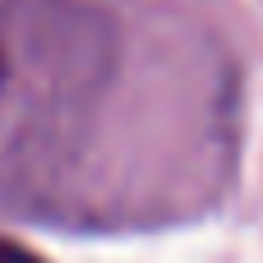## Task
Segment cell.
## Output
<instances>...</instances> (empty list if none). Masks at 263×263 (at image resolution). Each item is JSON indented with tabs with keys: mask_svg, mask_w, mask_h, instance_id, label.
I'll return each mask as SVG.
<instances>
[{
	"mask_svg": "<svg viewBox=\"0 0 263 263\" xmlns=\"http://www.w3.org/2000/svg\"><path fill=\"white\" fill-rule=\"evenodd\" d=\"M0 263H46V259H37L32 250H23V245H14V240L0 236Z\"/></svg>",
	"mask_w": 263,
	"mask_h": 263,
	"instance_id": "obj_1",
	"label": "cell"
},
{
	"mask_svg": "<svg viewBox=\"0 0 263 263\" xmlns=\"http://www.w3.org/2000/svg\"><path fill=\"white\" fill-rule=\"evenodd\" d=\"M0 79H5V55H0Z\"/></svg>",
	"mask_w": 263,
	"mask_h": 263,
	"instance_id": "obj_2",
	"label": "cell"
}]
</instances>
